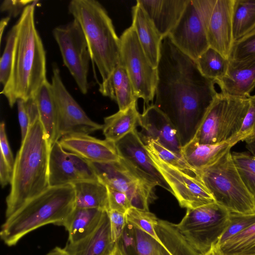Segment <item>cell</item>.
<instances>
[{"mask_svg": "<svg viewBox=\"0 0 255 255\" xmlns=\"http://www.w3.org/2000/svg\"><path fill=\"white\" fill-rule=\"evenodd\" d=\"M157 68L154 105L174 125L183 146L194 137L217 95L216 82L205 77L168 36L162 40Z\"/></svg>", "mask_w": 255, "mask_h": 255, "instance_id": "obj_1", "label": "cell"}, {"mask_svg": "<svg viewBox=\"0 0 255 255\" xmlns=\"http://www.w3.org/2000/svg\"><path fill=\"white\" fill-rule=\"evenodd\" d=\"M38 0L27 5L15 23L16 34L9 78L0 94L12 108L19 100L34 97L47 81L46 53L35 22Z\"/></svg>", "mask_w": 255, "mask_h": 255, "instance_id": "obj_2", "label": "cell"}, {"mask_svg": "<svg viewBox=\"0 0 255 255\" xmlns=\"http://www.w3.org/2000/svg\"><path fill=\"white\" fill-rule=\"evenodd\" d=\"M50 150L38 114L32 120L14 159L10 190L6 198L5 218L49 187Z\"/></svg>", "mask_w": 255, "mask_h": 255, "instance_id": "obj_3", "label": "cell"}, {"mask_svg": "<svg viewBox=\"0 0 255 255\" xmlns=\"http://www.w3.org/2000/svg\"><path fill=\"white\" fill-rule=\"evenodd\" d=\"M72 184L49 186L24 203L5 220L0 236L8 246L15 245L26 234L44 225H64L75 209Z\"/></svg>", "mask_w": 255, "mask_h": 255, "instance_id": "obj_4", "label": "cell"}, {"mask_svg": "<svg viewBox=\"0 0 255 255\" xmlns=\"http://www.w3.org/2000/svg\"><path fill=\"white\" fill-rule=\"evenodd\" d=\"M69 12L80 24L92 63L105 80L120 64L121 41L104 6L95 0H72Z\"/></svg>", "mask_w": 255, "mask_h": 255, "instance_id": "obj_5", "label": "cell"}, {"mask_svg": "<svg viewBox=\"0 0 255 255\" xmlns=\"http://www.w3.org/2000/svg\"><path fill=\"white\" fill-rule=\"evenodd\" d=\"M197 176L209 190L215 202L230 213H255V200L238 173L231 150L213 164L198 170Z\"/></svg>", "mask_w": 255, "mask_h": 255, "instance_id": "obj_6", "label": "cell"}, {"mask_svg": "<svg viewBox=\"0 0 255 255\" xmlns=\"http://www.w3.org/2000/svg\"><path fill=\"white\" fill-rule=\"evenodd\" d=\"M249 107V97H234L218 93L193 139L201 144L231 142L239 133Z\"/></svg>", "mask_w": 255, "mask_h": 255, "instance_id": "obj_7", "label": "cell"}, {"mask_svg": "<svg viewBox=\"0 0 255 255\" xmlns=\"http://www.w3.org/2000/svg\"><path fill=\"white\" fill-rule=\"evenodd\" d=\"M230 212L216 202L187 209L182 220L175 224L190 245L205 255L218 243L229 223Z\"/></svg>", "mask_w": 255, "mask_h": 255, "instance_id": "obj_8", "label": "cell"}, {"mask_svg": "<svg viewBox=\"0 0 255 255\" xmlns=\"http://www.w3.org/2000/svg\"><path fill=\"white\" fill-rule=\"evenodd\" d=\"M216 0H189L168 37L182 52L195 61L209 47L207 31Z\"/></svg>", "mask_w": 255, "mask_h": 255, "instance_id": "obj_9", "label": "cell"}, {"mask_svg": "<svg viewBox=\"0 0 255 255\" xmlns=\"http://www.w3.org/2000/svg\"><path fill=\"white\" fill-rule=\"evenodd\" d=\"M120 64L126 70L138 98L148 105L155 97L157 68L145 55L136 33L130 26L120 36Z\"/></svg>", "mask_w": 255, "mask_h": 255, "instance_id": "obj_10", "label": "cell"}, {"mask_svg": "<svg viewBox=\"0 0 255 255\" xmlns=\"http://www.w3.org/2000/svg\"><path fill=\"white\" fill-rule=\"evenodd\" d=\"M89 162L100 181L125 193L132 207L149 211V205L157 198L155 186L136 174L121 159L108 163Z\"/></svg>", "mask_w": 255, "mask_h": 255, "instance_id": "obj_11", "label": "cell"}, {"mask_svg": "<svg viewBox=\"0 0 255 255\" xmlns=\"http://www.w3.org/2000/svg\"><path fill=\"white\" fill-rule=\"evenodd\" d=\"M53 36L59 47L64 64L75 80L80 92L86 94L91 61L87 41L78 22L73 20L55 27Z\"/></svg>", "mask_w": 255, "mask_h": 255, "instance_id": "obj_12", "label": "cell"}, {"mask_svg": "<svg viewBox=\"0 0 255 255\" xmlns=\"http://www.w3.org/2000/svg\"><path fill=\"white\" fill-rule=\"evenodd\" d=\"M51 84L57 108L59 139L71 134H89L102 129L103 125L92 120L66 89L56 65L53 66Z\"/></svg>", "mask_w": 255, "mask_h": 255, "instance_id": "obj_13", "label": "cell"}, {"mask_svg": "<svg viewBox=\"0 0 255 255\" xmlns=\"http://www.w3.org/2000/svg\"><path fill=\"white\" fill-rule=\"evenodd\" d=\"M147 151L155 166L170 186L173 195L181 207L195 209L216 202L199 177L189 175L166 163L153 152Z\"/></svg>", "mask_w": 255, "mask_h": 255, "instance_id": "obj_14", "label": "cell"}, {"mask_svg": "<svg viewBox=\"0 0 255 255\" xmlns=\"http://www.w3.org/2000/svg\"><path fill=\"white\" fill-rule=\"evenodd\" d=\"M121 160L149 184L173 191L151 160L139 132L135 129L115 143Z\"/></svg>", "mask_w": 255, "mask_h": 255, "instance_id": "obj_15", "label": "cell"}, {"mask_svg": "<svg viewBox=\"0 0 255 255\" xmlns=\"http://www.w3.org/2000/svg\"><path fill=\"white\" fill-rule=\"evenodd\" d=\"M66 151L74 153L89 162L108 163L120 161L115 143L100 139L86 133H74L58 140Z\"/></svg>", "mask_w": 255, "mask_h": 255, "instance_id": "obj_16", "label": "cell"}, {"mask_svg": "<svg viewBox=\"0 0 255 255\" xmlns=\"http://www.w3.org/2000/svg\"><path fill=\"white\" fill-rule=\"evenodd\" d=\"M142 138L157 141L168 149L181 154L182 145L178 131L168 118L154 104L144 108L138 121Z\"/></svg>", "mask_w": 255, "mask_h": 255, "instance_id": "obj_17", "label": "cell"}, {"mask_svg": "<svg viewBox=\"0 0 255 255\" xmlns=\"http://www.w3.org/2000/svg\"><path fill=\"white\" fill-rule=\"evenodd\" d=\"M233 4L234 0H216L207 31L210 47L228 60L234 44L232 31Z\"/></svg>", "mask_w": 255, "mask_h": 255, "instance_id": "obj_18", "label": "cell"}, {"mask_svg": "<svg viewBox=\"0 0 255 255\" xmlns=\"http://www.w3.org/2000/svg\"><path fill=\"white\" fill-rule=\"evenodd\" d=\"M215 82L226 95L249 97L255 87V57L242 60L229 59L225 74Z\"/></svg>", "mask_w": 255, "mask_h": 255, "instance_id": "obj_19", "label": "cell"}, {"mask_svg": "<svg viewBox=\"0 0 255 255\" xmlns=\"http://www.w3.org/2000/svg\"><path fill=\"white\" fill-rule=\"evenodd\" d=\"M189 0H137L164 38L179 21Z\"/></svg>", "mask_w": 255, "mask_h": 255, "instance_id": "obj_20", "label": "cell"}, {"mask_svg": "<svg viewBox=\"0 0 255 255\" xmlns=\"http://www.w3.org/2000/svg\"><path fill=\"white\" fill-rule=\"evenodd\" d=\"M147 59L157 68L163 38L140 5L136 2L132 7V24Z\"/></svg>", "mask_w": 255, "mask_h": 255, "instance_id": "obj_21", "label": "cell"}, {"mask_svg": "<svg viewBox=\"0 0 255 255\" xmlns=\"http://www.w3.org/2000/svg\"><path fill=\"white\" fill-rule=\"evenodd\" d=\"M115 244L112 241L110 224L107 211L97 229L91 234L64 248L69 255H108Z\"/></svg>", "mask_w": 255, "mask_h": 255, "instance_id": "obj_22", "label": "cell"}, {"mask_svg": "<svg viewBox=\"0 0 255 255\" xmlns=\"http://www.w3.org/2000/svg\"><path fill=\"white\" fill-rule=\"evenodd\" d=\"M99 91L104 96L116 101L121 111L127 109L138 99L126 70L121 64L99 84Z\"/></svg>", "mask_w": 255, "mask_h": 255, "instance_id": "obj_23", "label": "cell"}, {"mask_svg": "<svg viewBox=\"0 0 255 255\" xmlns=\"http://www.w3.org/2000/svg\"><path fill=\"white\" fill-rule=\"evenodd\" d=\"M84 180L69 157L68 152L56 141L51 146L48 162V182L50 187L72 184Z\"/></svg>", "mask_w": 255, "mask_h": 255, "instance_id": "obj_24", "label": "cell"}, {"mask_svg": "<svg viewBox=\"0 0 255 255\" xmlns=\"http://www.w3.org/2000/svg\"><path fill=\"white\" fill-rule=\"evenodd\" d=\"M39 119L51 148L58 141V118L51 84L46 81L34 96Z\"/></svg>", "mask_w": 255, "mask_h": 255, "instance_id": "obj_25", "label": "cell"}, {"mask_svg": "<svg viewBox=\"0 0 255 255\" xmlns=\"http://www.w3.org/2000/svg\"><path fill=\"white\" fill-rule=\"evenodd\" d=\"M234 145L231 142L201 144L192 139L182 147L181 154L187 162L198 170L216 162Z\"/></svg>", "mask_w": 255, "mask_h": 255, "instance_id": "obj_26", "label": "cell"}, {"mask_svg": "<svg viewBox=\"0 0 255 255\" xmlns=\"http://www.w3.org/2000/svg\"><path fill=\"white\" fill-rule=\"evenodd\" d=\"M105 211L95 208H75L63 225L69 234L68 243L77 242L94 232Z\"/></svg>", "mask_w": 255, "mask_h": 255, "instance_id": "obj_27", "label": "cell"}, {"mask_svg": "<svg viewBox=\"0 0 255 255\" xmlns=\"http://www.w3.org/2000/svg\"><path fill=\"white\" fill-rule=\"evenodd\" d=\"M72 185L75 193V208L108 210L107 187L99 180H83Z\"/></svg>", "mask_w": 255, "mask_h": 255, "instance_id": "obj_28", "label": "cell"}, {"mask_svg": "<svg viewBox=\"0 0 255 255\" xmlns=\"http://www.w3.org/2000/svg\"><path fill=\"white\" fill-rule=\"evenodd\" d=\"M139 114L135 102L125 110L105 117L102 128L105 139L115 143L136 129Z\"/></svg>", "mask_w": 255, "mask_h": 255, "instance_id": "obj_29", "label": "cell"}, {"mask_svg": "<svg viewBox=\"0 0 255 255\" xmlns=\"http://www.w3.org/2000/svg\"><path fill=\"white\" fill-rule=\"evenodd\" d=\"M155 230L162 246L170 255H201L187 242L175 224L158 219Z\"/></svg>", "mask_w": 255, "mask_h": 255, "instance_id": "obj_30", "label": "cell"}, {"mask_svg": "<svg viewBox=\"0 0 255 255\" xmlns=\"http://www.w3.org/2000/svg\"><path fill=\"white\" fill-rule=\"evenodd\" d=\"M255 29V0H234L232 31L234 42Z\"/></svg>", "mask_w": 255, "mask_h": 255, "instance_id": "obj_31", "label": "cell"}, {"mask_svg": "<svg viewBox=\"0 0 255 255\" xmlns=\"http://www.w3.org/2000/svg\"><path fill=\"white\" fill-rule=\"evenodd\" d=\"M195 62L200 72L205 77L216 81L225 74L229 60L209 47Z\"/></svg>", "mask_w": 255, "mask_h": 255, "instance_id": "obj_32", "label": "cell"}, {"mask_svg": "<svg viewBox=\"0 0 255 255\" xmlns=\"http://www.w3.org/2000/svg\"><path fill=\"white\" fill-rule=\"evenodd\" d=\"M218 246L223 255H255V223Z\"/></svg>", "mask_w": 255, "mask_h": 255, "instance_id": "obj_33", "label": "cell"}, {"mask_svg": "<svg viewBox=\"0 0 255 255\" xmlns=\"http://www.w3.org/2000/svg\"><path fill=\"white\" fill-rule=\"evenodd\" d=\"M141 138L147 150L155 153L162 160L189 175L197 176V170L187 162L182 154L168 149L153 139Z\"/></svg>", "mask_w": 255, "mask_h": 255, "instance_id": "obj_34", "label": "cell"}, {"mask_svg": "<svg viewBox=\"0 0 255 255\" xmlns=\"http://www.w3.org/2000/svg\"><path fill=\"white\" fill-rule=\"evenodd\" d=\"M126 218L127 225L140 229L162 246L155 230L158 219L154 214L149 211L131 207L126 212Z\"/></svg>", "mask_w": 255, "mask_h": 255, "instance_id": "obj_35", "label": "cell"}, {"mask_svg": "<svg viewBox=\"0 0 255 255\" xmlns=\"http://www.w3.org/2000/svg\"><path fill=\"white\" fill-rule=\"evenodd\" d=\"M231 153L241 179L255 200V156L246 152H233Z\"/></svg>", "mask_w": 255, "mask_h": 255, "instance_id": "obj_36", "label": "cell"}, {"mask_svg": "<svg viewBox=\"0 0 255 255\" xmlns=\"http://www.w3.org/2000/svg\"><path fill=\"white\" fill-rule=\"evenodd\" d=\"M255 223V213H230L229 223L216 245L220 246Z\"/></svg>", "mask_w": 255, "mask_h": 255, "instance_id": "obj_37", "label": "cell"}, {"mask_svg": "<svg viewBox=\"0 0 255 255\" xmlns=\"http://www.w3.org/2000/svg\"><path fill=\"white\" fill-rule=\"evenodd\" d=\"M15 34L14 25L6 36L5 48L0 60V82L3 86L6 84L10 73Z\"/></svg>", "mask_w": 255, "mask_h": 255, "instance_id": "obj_38", "label": "cell"}, {"mask_svg": "<svg viewBox=\"0 0 255 255\" xmlns=\"http://www.w3.org/2000/svg\"><path fill=\"white\" fill-rule=\"evenodd\" d=\"M16 103L21 129V141H22L27 134L32 120L38 113L34 98L26 101L19 100Z\"/></svg>", "mask_w": 255, "mask_h": 255, "instance_id": "obj_39", "label": "cell"}, {"mask_svg": "<svg viewBox=\"0 0 255 255\" xmlns=\"http://www.w3.org/2000/svg\"><path fill=\"white\" fill-rule=\"evenodd\" d=\"M255 57V29L234 42L229 59L242 60Z\"/></svg>", "mask_w": 255, "mask_h": 255, "instance_id": "obj_40", "label": "cell"}, {"mask_svg": "<svg viewBox=\"0 0 255 255\" xmlns=\"http://www.w3.org/2000/svg\"><path fill=\"white\" fill-rule=\"evenodd\" d=\"M137 255H157L158 243L140 229L132 227Z\"/></svg>", "mask_w": 255, "mask_h": 255, "instance_id": "obj_41", "label": "cell"}, {"mask_svg": "<svg viewBox=\"0 0 255 255\" xmlns=\"http://www.w3.org/2000/svg\"><path fill=\"white\" fill-rule=\"evenodd\" d=\"M249 107L243 121L242 127L235 138L236 143L244 141L255 132V95L250 96Z\"/></svg>", "mask_w": 255, "mask_h": 255, "instance_id": "obj_42", "label": "cell"}, {"mask_svg": "<svg viewBox=\"0 0 255 255\" xmlns=\"http://www.w3.org/2000/svg\"><path fill=\"white\" fill-rule=\"evenodd\" d=\"M107 212L110 220L112 241L115 244L122 236L127 225L126 213L113 210Z\"/></svg>", "mask_w": 255, "mask_h": 255, "instance_id": "obj_43", "label": "cell"}, {"mask_svg": "<svg viewBox=\"0 0 255 255\" xmlns=\"http://www.w3.org/2000/svg\"><path fill=\"white\" fill-rule=\"evenodd\" d=\"M107 187L108 193L109 210H116L126 213L132 207L130 202L127 195L120 191Z\"/></svg>", "mask_w": 255, "mask_h": 255, "instance_id": "obj_44", "label": "cell"}, {"mask_svg": "<svg viewBox=\"0 0 255 255\" xmlns=\"http://www.w3.org/2000/svg\"><path fill=\"white\" fill-rule=\"evenodd\" d=\"M68 154L77 170L84 180H98L89 161L74 153L68 152Z\"/></svg>", "mask_w": 255, "mask_h": 255, "instance_id": "obj_45", "label": "cell"}, {"mask_svg": "<svg viewBox=\"0 0 255 255\" xmlns=\"http://www.w3.org/2000/svg\"><path fill=\"white\" fill-rule=\"evenodd\" d=\"M33 1L30 0H5L0 4V10L7 13L10 17H15L21 15L24 8Z\"/></svg>", "mask_w": 255, "mask_h": 255, "instance_id": "obj_46", "label": "cell"}, {"mask_svg": "<svg viewBox=\"0 0 255 255\" xmlns=\"http://www.w3.org/2000/svg\"><path fill=\"white\" fill-rule=\"evenodd\" d=\"M0 154L2 155L8 165L13 169L14 159L7 139L4 122H1L0 124Z\"/></svg>", "mask_w": 255, "mask_h": 255, "instance_id": "obj_47", "label": "cell"}, {"mask_svg": "<svg viewBox=\"0 0 255 255\" xmlns=\"http://www.w3.org/2000/svg\"><path fill=\"white\" fill-rule=\"evenodd\" d=\"M12 175V169L8 165L2 156L0 155V181L2 188L10 184Z\"/></svg>", "mask_w": 255, "mask_h": 255, "instance_id": "obj_48", "label": "cell"}, {"mask_svg": "<svg viewBox=\"0 0 255 255\" xmlns=\"http://www.w3.org/2000/svg\"><path fill=\"white\" fill-rule=\"evenodd\" d=\"M244 141L247 143V146L255 156V132L247 137Z\"/></svg>", "mask_w": 255, "mask_h": 255, "instance_id": "obj_49", "label": "cell"}, {"mask_svg": "<svg viewBox=\"0 0 255 255\" xmlns=\"http://www.w3.org/2000/svg\"><path fill=\"white\" fill-rule=\"evenodd\" d=\"M10 18L11 17L10 16H7L6 17L2 18L0 20V42L1 41V40H2V34H3L4 30L5 28L6 27V26L7 25V24L10 19Z\"/></svg>", "mask_w": 255, "mask_h": 255, "instance_id": "obj_50", "label": "cell"}, {"mask_svg": "<svg viewBox=\"0 0 255 255\" xmlns=\"http://www.w3.org/2000/svg\"><path fill=\"white\" fill-rule=\"evenodd\" d=\"M46 255H69L64 248L55 247Z\"/></svg>", "mask_w": 255, "mask_h": 255, "instance_id": "obj_51", "label": "cell"}, {"mask_svg": "<svg viewBox=\"0 0 255 255\" xmlns=\"http://www.w3.org/2000/svg\"><path fill=\"white\" fill-rule=\"evenodd\" d=\"M205 255H223L221 252L219 247L217 245L214 246Z\"/></svg>", "mask_w": 255, "mask_h": 255, "instance_id": "obj_52", "label": "cell"}, {"mask_svg": "<svg viewBox=\"0 0 255 255\" xmlns=\"http://www.w3.org/2000/svg\"><path fill=\"white\" fill-rule=\"evenodd\" d=\"M157 255H170V254L161 245L158 244Z\"/></svg>", "mask_w": 255, "mask_h": 255, "instance_id": "obj_53", "label": "cell"}, {"mask_svg": "<svg viewBox=\"0 0 255 255\" xmlns=\"http://www.w3.org/2000/svg\"><path fill=\"white\" fill-rule=\"evenodd\" d=\"M108 255H118L116 251L115 244L112 251L109 253Z\"/></svg>", "mask_w": 255, "mask_h": 255, "instance_id": "obj_54", "label": "cell"}]
</instances>
